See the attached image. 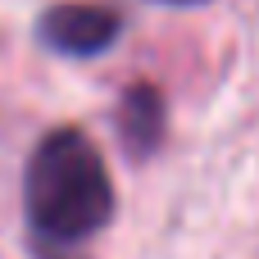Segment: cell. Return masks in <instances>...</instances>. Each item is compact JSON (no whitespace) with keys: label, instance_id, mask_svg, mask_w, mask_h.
Wrapping results in <instances>:
<instances>
[{"label":"cell","instance_id":"cell-1","mask_svg":"<svg viewBox=\"0 0 259 259\" xmlns=\"http://www.w3.org/2000/svg\"><path fill=\"white\" fill-rule=\"evenodd\" d=\"M23 209L41 246H87L114 219V182L87 132L55 127L36 141L23 173Z\"/></svg>","mask_w":259,"mask_h":259},{"label":"cell","instance_id":"cell-2","mask_svg":"<svg viewBox=\"0 0 259 259\" xmlns=\"http://www.w3.org/2000/svg\"><path fill=\"white\" fill-rule=\"evenodd\" d=\"M118 32H123V18L109 5H55L41 14V41L73 59L109 50Z\"/></svg>","mask_w":259,"mask_h":259},{"label":"cell","instance_id":"cell-3","mask_svg":"<svg viewBox=\"0 0 259 259\" xmlns=\"http://www.w3.org/2000/svg\"><path fill=\"white\" fill-rule=\"evenodd\" d=\"M164 96L150 87V82H132L118 100V114H114V127H118V141L132 159H150L164 141Z\"/></svg>","mask_w":259,"mask_h":259},{"label":"cell","instance_id":"cell-4","mask_svg":"<svg viewBox=\"0 0 259 259\" xmlns=\"http://www.w3.org/2000/svg\"><path fill=\"white\" fill-rule=\"evenodd\" d=\"M164 5H200V0H164Z\"/></svg>","mask_w":259,"mask_h":259}]
</instances>
